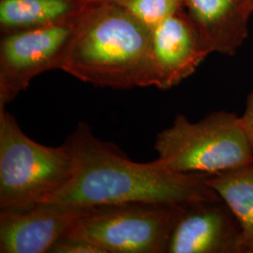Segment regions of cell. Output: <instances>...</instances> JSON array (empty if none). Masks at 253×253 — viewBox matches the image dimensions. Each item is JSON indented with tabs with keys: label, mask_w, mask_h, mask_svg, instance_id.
I'll list each match as a JSON object with an SVG mask.
<instances>
[{
	"label": "cell",
	"mask_w": 253,
	"mask_h": 253,
	"mask_svg": "<svg viewBox=\"0 0 253 253\" xmlns=\"http://www.w3.org/2000/svg\"><path fill=\"white\" fill-rule=\"evenodd\" d=\"M85 3H92V2H100V1H118V0H81Z\"/></svg>",
	"instance_id": "16"
},
{
	"label": "cell",
	"mask_w": 253,
	"mask_h": 253,
	"mask_svg": "<svg viewBox=\"0 0 253 253\" xmlns=\"http://www.w3.org/2000/svg\"><path fill=\"white\" fill-rule=\"evenodd\" d=\"M73 171L68 145L37 143L0 108V210L45 201L71 179Z\"/></svg>",
	"instance_id": "4"
},
{
	"label": "cell",
	"mask_w": 253,
	"mask_h": 253,
	"mask_svg": "<svg viewBox=\"0 0 253 253\" xmlns=\"http://www.w3.org/2000/svg\"><path fill=\"white\" fill-rule=\"evenodd\" d=\"M211 52L185 8L152 28L155 87L167 90L196 72Z\"/></svg>",
	"instance_id": "9"
},
{
	"label": "cell",
	"mask_w": 253,
	"mask_h": 253,
	"mask_svg": "<svg viewBox=\"0 0 253 253\" xmlns=\"http://www.w3.org/2000/svg\"><path fill=\"white\" fill-rule=\"evenodd\" d=\"M50 253H106L98 245L88 240L71 235H64L60 238Z\"/></svg>",
	"instance_id": "14"
},
{
	"label": "cell",
	"mask_w": 253,
	"mask_h": 253,
	"mask_svg": "<svg viewBox=\"0 0 253 253\" xmlns=\"http://www.w3.org/2000/svg\"><path fill=\"white\" fill-rule=\"evenodd\" d=\"M241 120L253 148V91L249 95Z\"/></svg>",
	"instance_id": "15"
},
{
	"label": "cell",
	"mask_w": 253,
	"mask_h": 253,
	"mask_svg": "<svg viewBox=\"0 0 253 253\" xmlns=\"http://www.w3.org/2000/svg\"><path fill=\"white\" fill-rule=\"evenodd\" d=\"M88 208L39 202L0 210V253H50Z\"/></svg>",
	"instance_id": "7"
},
{
	"label": "cell",
	"mask_w": 253,
	"mask_h": 253,
	"mask_svg": "<svg viewBox=\"0 0 253 253\" xmlns=\"http://www.w3.org/2000/svg\"><path fill=\"white\" fill-rule=\"evenodd\" d=\"M151 33L117 1L87 3L76 17L59 70L100 87L155 86Z\"/></svg>",
	"instance_id": "2"
},
{
	"label": "cell",
	"mask_w": 253,
	"mask_h": 253,
	"mask_svg": "<svg viewBox=\"0 0 253 253\" xmlns=\"http://www.w3.org/2000/svg\"><path fill=\"white\" fill-rule=\"evenodd\" d=\"M65 144L73 157L72 177L43 202L91 208L131 202L183 205L221 199L206 183L208 174L174 172L158 159L133 162L117 146L97 138L85 123H79Z\"/></svg>",
	"instance_id": "1"
},
{
	"label": "cell",
	"mask_w": 253,
	"mask_h": 253,
	"mask_svg": "<svg viewBox=\"0 0 253 253\" xmlns=\"http://www.w3.org/2000/svg\"><path fill=\"white\" fill-rule=\"evenodd\" d=\"M184 7L211 54L234 55L248 38L251 0H184Z\"/></svg>",
	"instance_id": "10"
},
{
	"label": "cell",
	"mask_w": 253,
	"mask_h": 253,
	"mask_svg": "<svg viewBox=\"0 0 253 253\" xmlns=\"http://www.w3.org/2000/svg\"><path fill=\"white\" fill-rule=\"evenodd\" d=\"M251 1H252V3L253 4V0H251Z\"/></svg>",
	"instance_id": "17"
},
{
	"label": "cell",
	"mask_w": 253,
	"mask_h": 253,
	"mask_svg": "<svg viewBox=\"0 0 253 253\" xmlns=\"http://www.w3.org/2000/svg\"><path fill=\"white\" fill-rule=\"evenodd\" d=\"M117 2L151 29L185 8L184 0H118Z\"/></svg>",
	"instance_id": "13"
},
{
	"label": "cell",
	"mask_w": 253,
	"mask_h": 253,
	"mask_svg": "<svg viewBox=\"0 0 253 253\" xmlns=\"http://www.w3.org/2000/svg\"><path fill=\"white\" fill-rule=\"evenodd\" d=\"M206 183L216 191L238 220L243 253H253V164L210 174Z\"/></svg>",
	"instance_id": "12"
},
{
	"label": "cell",
	"mask_w": 253,
	"mask_h": 253,
	"mask_svg": "<svg viewBox=\"0 0 253 253\" xmlns=\"http://www.w3.org/2000/svg\"><path fill=\"white\" fill-rule=\"evenodd\" d=\"M86 4L81 0H0V32L4 34L71 20Z\"/></svg>",
	"instance_id": "11"
},
{
	"label": "cell",
	"mask_w": 253,
	"mask_h": 253,
	"mask_svg": "<svg viewBox=\"0 0 253 253\" xmlns=\"http://www.w3.org/2000/svg\"><path fill=\"white\" fill-rule=\"evenodd\" d=\"M77 15L58 24L1 34L0 108L27 90L40 74L60 69Z\"/></svg>",
	"instance_id": "6"
},
{
	"label": "cell",
	"mask_w": 253,
	"mask_h": 253,
	"mask_svg": "<svg viewBox=\"0 0 253 253\" xmlns=\"http://www.w3.org/2000/svg\"><path fill=\"white\" fill-rule=\"evenodd\" d=\"M167 253H243L239 222L221 199L185 204Z\"/></svg>",
	"instance_id": "8"
},
{
	"label": "cell",
	"mask_w": 253,
	"mask_h": 253,
	"mask_svg": "<svg viewBox=\"0 0 253 253\" xmlns=\"http://www.w3.org/2000/svg\"><path fill=\"white\" fill-rule=\"evenodd\" d=\"M154 148L165 167L183 173L216 174L253 164V148L241 117L218 111L197 122L177 115Z\"/></svg>",
	"instance_id": "3"
},
{
	"label": "cell",
	"mask_w": 253,
	"mask_h": 253,
	"mask_svg": "<svg viewBox=\"0 0 253 253\" xmlns=\"http://www.w3.org/2000/svg\"><path fill=\"white\" fill-rule=\"evenodd\" d=\"M183 205L131 202L91 207L66 235L88 240L106 253H167Z\"/></svg>",
	"instance_id": "5"
}]
</instances>
